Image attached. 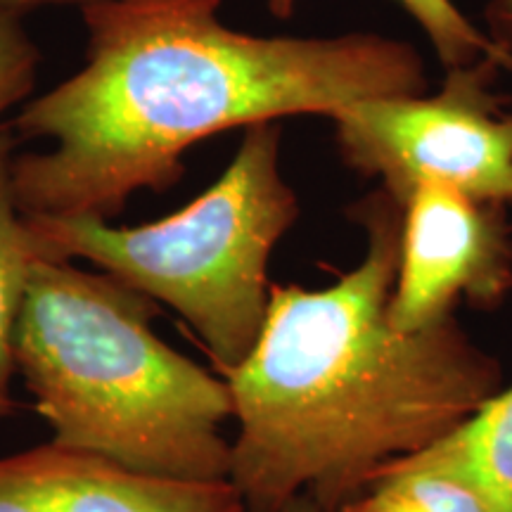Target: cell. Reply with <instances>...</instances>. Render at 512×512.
Segmentation results:
<instances>
[{"mask_svg":"<svg viewBox=\"0 0 512 512\" xmlns=\"http://www.w3.org/2000/svg\"><path fill=\"white\" fill-rule=\"evenodd\" d=\"M62 3H76V5H91L98 3V0H0V8L12 10V12H22L27 8H36V5H62Z\"/></svg>","mask_w":512,"mask_h":512,"instance_id":"9a60e30c","label":"cell"},{"mask_svg":"<svg viewBox=\"0 0 512 512\" xmlns=\"http://www.w3.org/2000/svg\"><path fill=\"white\" fill-rule=\"evenodd\" d=\"M38 60L41 55L19 22V12L0 8V117L31 93Z\"/></svg>","mask_w":512,"mask_h":512,"instance_id":"7c38bea8","label":"cell"},{"mask_svg":"<svg viewBox=\"0 0 512 512\" xmlns=\"http://www.w3.org/2000/svg\"><path fill=\"white\" fill-rule=\"evenodd\" d=\"M389 318L403 332L456 318L460 304L496 309L512 292L508 207L425 183L403 204Z\"/></svg>","mask_w":512,"mask_h":512,"instance_id":"8992f818","label":"cell"},{"mask_svg":"<svg viewBox=\"0 0 512 512\" xmlns=\"http://www.w3.org/2000/svg\"><path fill=\"white\" fill-rule=\"evenodd\" d=\"M157 302L107 273L38 256L15 335V368L53 430L50 444L143 475H230L223 377L152 332Z\"/></svg>","mask_w":512,"mask_h":512,"instance_id":"3957f363","label":"cell"},{"mask_svg":"<svg viewBox=\"0 0 512 512\" xmlns=\"http://www.w3.org/2000/svg\"><path fill=\"white\" fill-rule=\"evenodd\" d=\"M19 460L48 512H247L230 479L143 475L53 444L19 453Z\"/></svg>","mask_w":512,"mask_h":512,"instance_id":"52a82bcc","label":"cell"},{"mask_svg":"<svg viewBox=\"0 0 512 512\" xmlns=\"http://www.w3.org/2000/svg\"><path fill=\"white\" fill-rule=\"evenodd\" d=\"M484 24L494 43L505 72H512V0H489L484 8Z\"/></svg>","mask_w":512,"mask_h":512,"instance_id":"5bb4252c","label":"cell"},{"mask_svg":"<svg viewBox=\"0 0 512 512\" xmlns=\"http://www.w3.org/2000/svg\"><path fill=\"white\" fill-rule=\"evenodd\" d=\"M349 216L366 230L363 259L320 290L271 285L259 339L221 373L238 422L228 479L247 512H280L297 494L337 512L503 389L498 358L456 318L415 332L389 318L401 204L377 188Z\"/></svg>","mask_w":512,"mask_h":512,"instance_id":"7a4b0ae2","label":"cell"},{"mask_svg":"<svg viewBox=\"0 0 512 512\" xmlns=\"http://www.w3.org/2000/svg\"><path fill=\"white\" fill-rule=\"evenodd\" d=\"M12 136L0 131V418L15 411L10 380L15 373V335L29 275L41 256L12 195Z\"/></svg>","mask_w":512,"mask_h":512,"instance_id":"9c48e42d","label":"cell"},{"mask_svg":"<svg viewBox=\"0 0 512 512\" xmlns=\"http://www.w3.org/2000/svg\"><path fill=\"white\" fill-rule=\"evenodd\" d=\"M496 57L451 67L437 95L363 100L332 117L342 162L406 204L437 183L512 204V114L494 91Z\"/></svg>","mask_w":512,"mask_h":512,"instance_id":"5b68a950","label":"cell"},{"mask_svg":"<svg viewBox=\"0 0 512 512\" xmlns=\"http://www.w3.org/2000/svg\"><path fill=\"white\" fill-rule=\"evenodd\" d=\"M430 448L479 482L498 512H512V387Z\"/></svg>","mask_w":512,"mask_h":512,"instance_id":"30bf717a","label":"cell"},{"mask_svg":"<svg viewBox=\"0 0 512 512\" xmlns=\"http://www.w3.org/2000/svg\"><path fill=\"white\" fill-rule=\"evenodd\" d=\"M396 3L413 17L415 24H420L446 69L470 64L479 57H496L501 62L489 36L475 27L453 0H396ZM294 5L297 0H268V10L278 19H290Z\"/></svg>","mask_w":512,"mask_h":512,"instance_id":"8fae6325","label":"cell"},{"mask_svg":"<svg viewBox=\"0 0 512 512\" xmlns=\"http://www.w3.org/2000/svg\"><path fill=\"white\" fill-rule=\"evenodd\" d=\"M280 512H323V508L313 501L311 494H297L280 508Z\"/></svg>","mask_w":512,"mask_h":512,"instance_id":"2e32d148","label":"cell"},{"mask_svg":"<svg viewBox=\"0 0 512 512\" xmlns=\"http://www.w3.org/2000/svg\"><path fill=\"white\" fill-rule=\"evenodd\" d=\"M221 0H98L83 5L86 64L29 102L15 155L24 216L110 219L138 190L183 176V155L230 128L335 117L363 100L427 93L411 43L377 34L254 36L226 27Z\"/></svg>","mask_w":512,"mask_h":512,"instance_id":"6da1fadb","label":"cell"},{"mask_svg":"<svg viewBox=\"0 0 512 512\" xmlns=\"http://www.w3.org/2000/svg\"><path fill=\"white\" fill-rule=\"evenodd\" d=\"M337 512H498L467 472L434 448L384 465L366 489Z\"/></svg>","mask_w":512,"mask_h":512,"instance_id":"ba28073f","label":"cell"},{"mask_svg":"<svg viewBox=\"0 0 512 512\" xmlns=\"http://www.w3.org/2000/svg\"><path fill=\"white\" fill-rule=\"evenodd\" d=\"M0 512H48L19 453L0 460Z\"/></svg>","mask_w":512,"mask_h":512,"instance_id":"4fadbf2b","label":"cell"},{"mask_svg":"<svg viewBox=\"0 0 512 512\" xmlns=\"http://www.w3.org/2000/svg\"><path fill=\"white\" fill-rule=\"evenodd\" d=\"M24 219L41 256L88 261L181 313L223 373L264 328L268 264L299 200L280 174V128L268 121L247 126L219 181L166 219L133 228L95 216Z\"/></svg>","mask_w":512,"mask_h":512,"instance_id":"277c9868","label":"cell"}]
</instances>
